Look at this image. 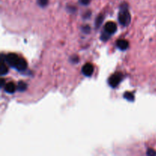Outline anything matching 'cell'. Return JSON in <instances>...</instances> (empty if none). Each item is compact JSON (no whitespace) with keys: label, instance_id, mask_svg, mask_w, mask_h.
I'll return each instance as SVG.
<instances>
[{"label":"cell","instance_id":"9c48e42d","mask_svg":"<svg viewBox=\"0 0 156 156\" xmlns=\"http://www.w3.org/2000/svg\"><path fill=\"white\" fill-rule=\"evenodd\" d=\"M27 84L24 82H19L18 84V90L20 91H24L27 89Z\"/></svg>","mask_w":156,"mask_h":156},{"label":"cell","instance_id":"7a4b0ae2","mask_svg":"<svg viewBox=\"0 0 156 156\" xmlns=\"http://www.w3.org/2000/svg\"><path fill=\"white\" fill-rule=\"evenodd\" d=\"M118 20L120 21V24H122L123 26H127L130 22L131 16L126 5L122 7L120 13H119Z\"/></svg>","mask_w":156,"mask_h":156},{"label":"cell","instance_id":"52a82bcc","mask_svg":"<svg viewBox=\"0 0 156 156\" xmlns=\"http://www.w3.org/2000/svg\"><path fill=\"white\" fill-rule=\"evenodd\" d=\"M16 85H15L14 82H9L5 85V90L6 92L9 93V94H12V93L15 92L16 91Z\"/></svg>","mask_w":156,"mask_h":156},{"label":"cell","instance_id":"8992f818","mask_svg":"<svg viewBox=\"0 0 156 156\" xmlns=\"http://www.w3.org/2000/svg\"><path fill=\"white\" fill-rule=\"evenodd\" d=\"M117 46L120 50H125L128 48V47H129V43H128L126 40L120 39L117 41Z\"/></svg>","mask_w":156,"mask_h":156},{"label":"cell","instance_id":"30bf717a","mask_svg":"<svg viewBox=\"0 0 156 156\" xmlns=\"http://www.w3.org/2000/svg\"><path fill=\"white\" fill-rule=\"evenodd\" d=\"M124 98L126 100L129 101H133L134 100V96L132 93L130 92H126L124 94Z\"/></svg>","mask_w":156,"mask_h":156},{"label":"cell","instance_id":"4fadbf2b","mask_svg":"<svg viewBox=\"0 0 156 156\" xmlns=\"http://www.w3.org/2000/svg\"><path fill=\"white\" fill-rule=\"evenodd\" d=\"M110 36H111V34H108V33H107V32L105 31V33L102 34V35H101V40H103V41H106L107 40L109 39Z\"/></svg>","mask_w":156,"mask_h":156},{"label":"cell","instance_id":"5b68a950","mask_svg":"<svg viewBox=\"0 0 156 156\" xmlns=\"http://www.w3.org/2000/svg\"><path fill=\"white\" fill-rule=\"evenodd\" d=\"M105 29L107 33L112 34L115 33V31L117 30V24L113 21H109L105 24Z\"/></svg>","mask_w":156,"mask_h":156},{"label":"cell","instance_id":"277c9868","mask_svg":"<svg viewBox=\"0 0 156 156\" xmlns=\"http://www.w3.org/2000/svg\"><path fill=\"white\" fill-rule=\"evenodd\" d=\"M82 72L83 73L84 76H87V77H89L91 75L93 74V72H94V66H93L92 64L91 63H86L83 66L82 69Z\"/></svg>","mask_w":156,"mask_h":156},{"label":"cell","instance_id":"ba28073f","mask_svg":"<svg viewBox=\"0 0 156 156\" xmlns=\"http://www.w3.org/2000/svg\"><path fill=\"white\" fill-rule=\"evenodd\" d=\"M8 72H9V68H8L5 62H4V59H2L1 62V66H0V75L5 76V75L7 74Z\"/></svg>","mask_w":156,"mask_h":156},{"label":"cell","instance_id":"5bb4252c","mask_svg":"<svg viewBox=\"0 0 156 156\" xmlns=\"http://www.w3.org/2000/svg\"><path fill=\"white\" fill-rule=\"evenodd\" d=\"M79 2H80L81 4L83 5H87L89 4L91 0H79Z\"/></svg>","mask_w":156,"mask_h":156},{"label":"cell","instance_id":"3957f363","mask_svg":"<svg viewBox=\"0 0 156 156\" xmlns=\"http://www.w3.org/2000/svg\"><path fill=\"white\" fill-rule=\"evenodd\" d=\"M122 79V75L120 73H115L109 79V85L112 88H115L120 84Z\"/></svg>","mask_w":156,"mask_h":156},{"label":"cell","instance_id":"2e32d148","mask_svg":"<svg viewBox=\"0 0 156 156\" xmlns=\"http://www.w3.org/2000/svg\"><path fill=\"white\" fill-rule=\"evenodd\" d=\"M82 30H83V31L85 32V33H88V32L90 31V27L88 25L84 26V27H82Z\"/></svg>","mask_w":156,"mask_h":156},{"label":"cell","instance_id":"e0dca14e","mask_svg":"<svg viewBox=\"0 0 156 156\" xmlns=\"http://www.w3.org/2000/svg\"><path fill=\"white\" fill-rule=\"evenodd\" d=\"M5 85V80L4 79H1V87L2 88L3 85Z\"/></svg>","mask_w":156,"mask_h":156},{"label":"cell","instance_id":"8fae6325","mask_svg":"<svg viewBox=\"0 0 156 156\" xmlns=\"http://www.w3.org/2000/svg\"><path fill=\"white\" fill-rule=\"evenodd\" d=\"M103 19H104V17H103V15H99V16L98 17L97 19H96V22H95V24H96V26H97V27H99V26L101 24L102 21H103Z\"/></svg>","mask_w":156,"mask_h":156},{"label":"cell","instance_id":"7c38bea8","mask_svg":"<svg viewBox=\"0 0 156 156\" xmlns=\"http://www.w3.org/2000/svg\"><path fill=\"white\" fill-rule=\"evenodd\" d=\"M37 3L41 7H45L48 4V0H38Z\"/></svg>","mask_w":156,"mask_h":156},{"label":"cell","instance_id":"6da1fadb","mask_svg":"<svg viewBox=\"0 0 156 156\" xmlns=\"http://www.w3.org/2000/svg\"><path fill=\"white\" fill-rule=\"evenodd\" d=\"M5 61L9 64L10 66L13 67L18 71H24L27 69V63L26 60L23 58L18 56L15 53H9L5 57Z\"/></svg>","mask_w":156,"mask_h":156},{"label":"cell","instance_id":"9a60e30c","mask_svg":"<svg viewBox=\"0 0 156 156\" xmlns=\"http://www.w3.org/2000/svg\"><path fill=\"white\" fill-rule=\"evenodd\" d=\"M147 155H156V152L153 149H149L147 152Z\"/></svg>","mask_w":156,"mask_h":156}]
</instances>
